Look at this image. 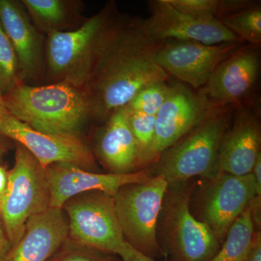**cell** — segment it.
I'll return each mask as SVG.
<instances>
[{
  "label": "cell",
  "mask_w": 261,
  "mask_h": 261,
  "mask_svg": "<svg viewBox=\"0 0 261 261\" xmlns=\"http://www.w3.org/2000/svg\"><path fill=\"white\" fill-rule=\"evenodd\" d=\"M160 43L145 34L140 20L111 23L108 19L87 80L89 111L108 118L146 86L168 82L171 77L154 61Z\"/></svg>",
  "instance_id": "6da1fadb"
},
{
  "label": "cell",
  "mask_w": 261,
  "mask_h": 261,
  "mask_svg": "<svg viewBox=\"0 0 261 261\" xmlns=\"http://www.w3.org/2000/svg\"><path fill=\"white\" fill-rule=\"evenodd\" d=\"M3 99L11 116L49 135L77 136L90 112L85 94L67 82L42 87L16 84Z\"/></svg>",
  "instance_id": "7a4b0ae2"
},
{
  "label": "cell",
  "mask_w": 261,
  "mask_h": 261,
  "mask_svg": "<svg viewBox=\"0 0 261 261\" xmlns=\"http://www.w3.org/2000/svg\"><path fill=\"white\" fill-rule=\"evenodd\" d=\"M192 179L168 184L157 224L160 246L168 261H210L221 244L190 210Z\"/></svg>",
  "instance_id": "3957f363"
},
{
  "label": "cell",
  "mask_w": 261,
  "mask_h": 261,
  "mask_svg": "<svg viewBox=\"0 0 261 261\" xmlns=\"http://www.w3.org/2000/svg\"><path fill=\"white\" fill-rule=\"evenodd\" d=\"M229 107H221L160 154L147 168L152 176L168 184L188 181L199 176L207 179L217 170L220 144L231 123Z\"/></svg>",
  "instance_id": "277c9868"
},
{
  "label": "cell",
  "mask_w": 261,
  "mask_h": 261,
  "mask_svg": "<svg viewBox=\"0 0 261 261\" xmlns=\"http://www.w3.org/2000/svg\"><path fill=\"white\" fill-rule=\"evenodd\" d=\"M49 204L50 191L46 169L25 147L18 145L0 205V216L12 247L23 236L27 221L48 210Z\"/></svg>",
  "instance_id": "5b68a950"
},
{
  "label": "cell",
  "mask_w": 261,
  "mask_h": 261,
  "mask_svg": "<svg viewBox=\"0 0 261 261\" xmlns=\"http://www.w3.org/2000/svg\"><path fill=\"white\" fill-rule=\"evenodd\" d=\"M168 186L161 176H152L143 183L122 187L113 196L126 243L154 260L165 257L158 241L157 224Z\"/></svg>",
  "instance_id": "8992f818"
},
{
  "label": "cell",
  "mask_w": 261,
  "mask_h": 261,
  "mask_svg": "<svg viewBox=\"0 0 261 261\" xmlns=\"http://www.w3.org/2000/svg\"><path fill=\"white\" fill-rule=\"evenodd\" d=\"M63 210L68 219L70 241L116 255L126 245L113 196L99 191L84 192L67 200Z\"/></svg>",
  "instance_id": "52a82bcc"
},
{
  "label": "cell",
  "mask_w": 261,
  "mask_h": 261,
  "mask_svg": "<svg viewBox=\"0 0 261 261\" xmlns=\"http://www.w3.org/2000/svg\"><path fill=\"white\" fill-rule=\"evenodd\" d=\"M205 180L196 198L195 217L222 244L231 225L256 196L255 178L252 173L236 176L219 171Z\"/></svg>",
  "instance_id": "ba28073f"
},
{
  "label": "cell",
  "mask_w": 261,
  "mask_h": 261,
  "mask_svg": "<svg viewBox=\"0 0 261 261\" xmlns=\"http://www.w3.org/2000/svg\"><path fill=\"white\" fill-rule=\"evenodd\" d=\"M219 108L221 106L211 102L200 89L195 92L180 82L171 84L167 99L156 115L153 145L146 168L163 151L174 145Z\"/></svg>",
  "instance_id": "9c48e42d"
},
{
  "label": "cell",
  "mask_w": 261,
  "mask_h": 261,
  "mask_svg": "<svg viewBox=\"0 0 261 261\" xmlns=\"http://www.w3.org/2000/svg\"><path fill=\"white\" fill-rule=\"evenodd\" d=\"M245 43L205 44L194 41L161 42L154 53L156 63L170 77L192 89H202L216 68Z\"/></svg>",
  "instance_id": "30bf717a"
},
{
  "label": "cell",
  "mask_w": 261,
  "mask_h": 261,
  "mask_svg": "<svg viewBox=\"0 0 261 261\" xmlns=\"http://www.w3.org/2000/svg\"><path fill=\"white\" fill-rule=\"evenodd\" d=\"M108 19L109 13L106 10L89 18L76 30L51 31L47 57L53 73L63 75L72 83L87 81L99 38Z\"/></svg>",
  "instance_id": "8fae6325"
},
{
  "label": "cell",
  "mask_w": 261,
  "mask_h": 261,
  "mask_svg": "<svg viewBox=\"0 0 261 261\" xmlns=\"http://www.w3.org/2000/svg\"><path fill=\"white\" fill-rule=\"evenodd\" d=\"M149 5L150 15L140 23L145 34L154 40L194 41L211 45L244 43L217 19L192 16L176 9L168 0H154Z\"/></svg>",
  "instance_id": "7c38bea8"
},
{
  "label": "cell",
  "mask_w": 261,
  "mask_h": 261,
  "mask_svg": "<svg viewBox=\"0 0 261 261\" xmlns=\"http://www.w3.org/2000/svg\"><path fill=\"white\" fill-rule=\"evenodd\" d=\"M0 135L25 147L44 169L59 163H70L89 171L97 167L93 154L77 136L43 133L8 112L0 119Z\"/></svg>",
  "instance_id": "4fadbf2b"
},
{
  "label": "cell",
  "mask_w": 261,
  "mask_h": 261,
  "mask_svg": "<svg viewBox=\"0 0 261 261\" xmlns=\"http://www.w3.org/2000/svg\"><path fill=\"white\" fill-rule=\"evenodd\" d=\"M260 68V46L245 43L216 68L200 90L217 106L238 107L247 102Z\"/></svg>",
  "instance_id": "5bb4252c"
},
{
  "label": "cell",
  "mask_w": 261,
  "mask_h": 261,
  "mask_svg": "<svg viewBox=\"0 0 261 261\" xmlns=\"http://www.w3.org/2000/svg\"><path fill=\"white\" fill-rule=\"evenodd\" d=\"M46 173L50 191L49 207L60 209L80 194L99 191L113 197L122 187L143 183L152 177L147 168L129 173H99L65 163L51 165Z\"/></svg>",
  "instance_id": "9a60e30c"
},
{
  "label": "cell",
  "mask_w": 261,
  "mask_h": 261,
  "mask_svg": "<svg viewBox=\"0 0 261 261\" xmlns=\"http://www.w3.org/2000/svg\"><path fill=\"white\" fill-rule=\"evenodd\" d=\"M230 125L220 144L218 171L236 176L251 173L261 154L260 113L253 105L244 103L236 107Z\"/></svg>",
  "instance_id": "2e32d148"
},
{
  "label": "cell",
  "mask_w": 261,
  "mask_h": 261,
  "mask_svg": "<svg viewBox=\"0 0 261 261\" xmlns=\"http://www.w3.org/2000/svg\"><path fill=\"white\" fill-rule=\"evenodd\" d=\"M68 236V219L64 211L49 207L27 221L23 236L3 261H47Z\"/></svg>",
  "instance_id": "e0dca14e"
},
{
  "label": "cell",
  "mask_w": 261,
  "mask_h": 261,
  "mask_svg": "<svg viewBox=\"0 0 261 261\" xmlns=\"http://www.w3.org/2000/svg\"><path fill=\"white\" fill-rule=\"evenodd\" d=\"M107 119L96 146L101 162L110 173L138 171V147L128 125L126 109L117 110Z\"/></svg>",
  "instance_id": "ac0fdd59"
},
{
  "label": "cell",
  "mask_w": 261,
  "mask_h": 261,
  "mask_svg": "<svg viewBox=\"0 0 261 261\" xmlns=\"http://www.w3.org/2000/svg\"><path fill=\"white\" fill-rule=\"evenodd\" d=\"M0 23L23 73L30 75L35 73L40 59V43L28 17L13 2L0 0Z\"/></svg>",
  "instance_id": "d6986e66"
},
{
  "label": "cell",
  "mask_w": 261,
  "mask_h": 261,
  "mask_svg": "<svg viewBox=\"0 0 261 261\" xmlns=\"http://www.w3.org/2000/svg\"><path fill=\"white\" fill-rule=\"evenodd\" d=\"M257 231L250 204L231 225L219 251L210 261H250Z\"/></svg>",
  "instance_id": "ffe728a7"
},
{
  "label": "cell",
  "mask_w": 261,
  "mask_h": 261,
  "mask_svg": "<svg viewBox=\"0 0 261 261\" xmlns=\"http://www.w3.org/2000/svg\"><path fill=\"white\" fill-rule=\"evenodd\" d=\"M219 20L245 44L260 45L261 6L258 2H254L253 4L236 13L225 15Z\"/></svg>",
  "instance_id": "44dd1931"
},
{
  "label": "cell",
  "mask_w": 261,
  "mask_h": 261,
  "mask_svg": "<svg viewBox=\"0 0 261 261\" xmlns=\"http://www.w3.org/2000/svg\"><path fill=\"white\" fill-rule=\"evenodd\" d=\"M125 108V107H124ZM126 111L127 119L139 151L138 171L145 169L155 134L156 116Z\"/></svg>",
  "instance_id": "7402d4cb"
},
{
  "label": "cell",
  "mask_w": 261,
  "mask_h": 261,
  "mask_svg": "<svg viewBox=\"0 0 261 261\" xmlns=\"http://www.w3.org/2000/svg\"><path fill=\"white\" fill-rule=\"evenodd\" d=\"M171 84L166 81L148 84L139 91L125 108L133 112L156 116L167 99Z\"/></svg>",
  "instance_id": "603a6c76"
},
{
  "label": "cell",
  "mask_w": 261,
  "mask_h": 261,
  "mask_svg": "<svg viewBox=\"0 0 261 261\" xmlns=\"http://www.w3.org/2000/svg\"><path fill=\"white\" fill-rule=\"evenodd\" d=\"M47 261H123L116 255L77 245L67 239Z\"/></svg>",
  "instance_id": "cb8c5ba5"
},
{
  "label": "cell",
  "mask_w": 261,
  "mask_h": 261,
  "mask_svg": "<svg viewBox=\"0 0 261 261\" xmlns=\"http://www.w3.org/2000/svg\"><path fill=\"white\" fill-rule=\"evenodd\" d=\"M18 65L14 49L0 23V88L3 92L16 85Z\"/></svg>",
  "instance_id": "d4e9b609"
},
{
  "label": "cell",
  "mask_w": 261,
  "mask_h": 261,
  "mask_svg": "<svg viewBox=\"0 0 261 261\" xmlns=\"http://www.w3.org/2000/svg\"><path fill=\"white\" fill-rule=\"evenodd\" d=\"M176 9L202 19H217L221 13L220 0H168Z\"/></svg>",
  "instance_id": "484cf974"
},
{
  "label": "cell",
  "mask_w": 261,
  "mask_h": 261,
  "mask_svg": "<svg viewBox=\"0 0 261 261\" xmlns=\"http://www.w3.org/2000/svg\"><path fill=\"white\" fill-rule=\"evenodd\" d=\"M23 3L43 23L56 25L64 18V8L58 0H25Z\"/></svg>",
  "instance_id": "4316f807"
},
{
  "label": "cell",
  "mask_w": 261,
  "mask_h": 261,
  "mask_svg": "<svg viewBox=\"0 0 261 261\" xmlns=\"http://www.w3.org/2000/svg\"><path fill=\"white\" fill-rule=\"evenodd\" d=\"M118 256L123 261H159L154 260L137 251L135 249L130 246L129 244L127 243L121 252L118 253ZM163 261H168L164 260Z\"/></svg>",
  "instance_id": "83f0119b"
},
{
  "label": "cell",
  "mask_w": 261,
  "mask_h": 261,
  "mask_svg": "<svg viewBox=\"0 0 261 261\" xmlns=\"http://www.w3.org/2000/svg\"><path fill=\"white\" fill-rule=\"evenodd\" d=\"M11 248V244L10 243L3 220L0 216V261L4 260Z\"/></svg>",
  "instance_id": "f1b7e54d"
},
{
  "label": "cell",
  "mask_w": 261,
  "mask_h": 261,
  "mask_svg": "<svg viewBox=\"0 0 261 261\" xmlns=\"http://www.w3.org/2000/svg\"><path fill=\"white\" fill-rule=\"evenodd\" d=\"M252 173L255 178V185H256V196L261 197V154L254 164Z\"/></svg>",
  "instance_id": "f546056e"
},
{
  "label": "cell",
  "mask_w": 261,
  "mask_h": 261,
  "mask_svg": "<svg viewBox=\"0 0 261 261\" xmlns=\"http://www.w3.org/2000/svg\"><path fill=\"white\" fill-rule=\"evenodd\" d=\"M8 182V171L0 166V205L6 192Z\"/></svg>",
  "instance_id": "4dcf8cb0"
},
{
  "label": "cell",
  "mask_w": 261,
  "mask_h": 261,
  "mask_svg": "<svg viewBox=\"0 0 261 261\" xmlns=\"http://www.w3.org/2000/svg\"><path fill=\"white\" fill-rule=\"evenodd\" d=\"M250 261H261V237L260 231H257L255 238V245Z\"/></svg>",
  "instance_id": "1f68e13d"
},
{
  "label": "cell",
  "mask_w": 261,
  "mask_h": 261,
  "mask_svg": "<svg viewBox=\"0 0 261 261\" xmlns=\"http://www.w3.org/2000/svg\"><path fill=\"white\" fill-rule=\"evenodd\" d=\"M8 113L6 108L4 104V99H3V91L0 88V119Z\"/></svg>",
  "instance_id": "d6a6232c"
}]
</instances>
